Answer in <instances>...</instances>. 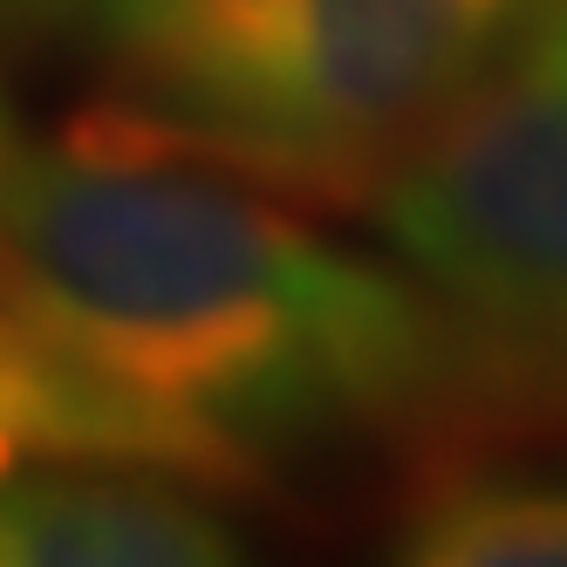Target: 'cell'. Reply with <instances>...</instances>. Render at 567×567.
<instances>
[{
	"label": "cell",
	"mask_w": 567,
	"mask_h": 567,
	"mask_svg": "<svg viewBox=\"0 0 567 567\" xmlns=\"http://www.w3.org/2000/svg\"><path fill=\"white\" fill-rule=\"evenodd\" d=\"M69 458L157 465L144 431L116 411V403H103L83 377H69L62 362L0 308V478L28 472V465H69Z\"/></svg>",
	"instance_id": "8992f818"
},
{
	"label": "cell",
	"mask_w": 567,
	"mask_h": 567,
	"mask_svg": "<svg viewBox=\"0 0 567 567\" xmlns=\"http://www.w3.org/2000/svg\"><path fill=\"white\" fill-rule=\"evenodd\" d=\"M0 151H8V124H0Z\"/></svg>",
	"instance_id": "ba28073f"
},
{
	"label": "cell",
	"mask_w": 567,
	"mask_h": 567,
	"mask_svg": "<svg viewBox=\"0 0 567 567\" xmlns=\"http://www.w3.org/2000/svg\"><path fill=\"white\" fill-rule=\"evenodd\" d=\"M390 554L411 567H567V465H444L411 493Z\"/></svg>",
	"instance_id": "5b68a950"
},
{
	"label": "cell",
	"mask_w": 567,
	"mask_h": 567,
	"mask_svg": "<svg viewBox=\"0 0 567 567\" xmlns=\"http://www.w3.org/2000/svg\"><path fill=\"white\" fill-rule=\"evenodd\" d=\"M0 308L192 485H247L493 383L411 274L103 110L0 151Z\"/></svg>",
	"instance_id": "6da1fadb"
},
{
	"label": "cell",
	"mask_w": 567,
	"mask_h": 567,
	"mask_svg": "<svg viewBox=\"0 0 567 567\" xmlns=\"http://www.w3.org/2000/svg\"><path fill=\"white\" fill-rule=\"evenodd\" d=\"M534 0H131L96 28L103 116L267 192H370Z\"/></svg>",
	"instance_id": "7a4b0ae2"
},
{
	"label": "cell",
	"mask_w": 567,
	"mask_h": 567,
	"mask_svg": "<svg viewBox=\"0 0 567 567\" xmlns=\"http://www.w3.org/2000/svg\"><path fill=\"white\" fill-rule=\"evenodd\" d=\"M383 247L472 336L493 383H567V0L370 185Z\"/></svg>",
	"instance_id": "3957f363"
},
{
	"label": "cell",
	"mask_w": 567,
	"mask_h": 567,
	"mask_svg": "<svg viewBox=\"0 0 567 567\" xmlns=\"http://www.w3.org/2000/svg\"><path fill=\"white\" fill-rule=\"evenodd\" d=\"M233 519L157 465H28L0 478V567H226Z\"/></svg>",
	"instance_id": "277c9868"
},
{
	"label": "cell",
	"mask_w": 567,
	"mask_h": 567,
	"mask_svg": "<svg viewBox=\"0 0 567 567\" xmlns=\"http://www.w3.org/2000/svg\"><path fill=\"white\" fill-rule=\"evenodd\" d=\"M21 14H34V21H55V28H103L116 8H131V0H14Z\"/></svg>",
	"instance_id": "52a82bcc"
}]
</instances>
